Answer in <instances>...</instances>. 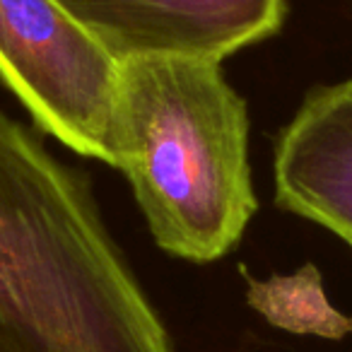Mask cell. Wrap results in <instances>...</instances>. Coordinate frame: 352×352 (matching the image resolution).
Returning <instances> with one entry per match:
<instances>
[{"label": "cell", "mask_w": 352, "mask_h": 352, "mask_svg": "<svg viewBox=\"0 0 352 352\" xmlns=\"http://www.w3.org/2000/svg\"><path fill=\"white\" fill-rule=\"evenodd\" d=\"M0 352H174L89 182L0 111Z\"/></svg>", "instance_id": "6da1fadb"}, {"label": "cell", "mask_w": 352, "mask_h": 352, "mask_svg": "<svg viewBox=\"0 0 352 352\" xmlns=\"http://www.w3.org/2000/svg\"><path fill=\"white\" fill-rule=\"evenodd\" d=\"M113 166L128 176L152 239L193 263L230 254L254 217L246 104L215 60L121 63Z\"/></svg>", "instance_id": "7a4b0ae2"}, {"label": "cell", "mask_w": 352, "mask_h": 352, "mask_svg": "<svg viewBox=\"0 0 352 352\" xmlns=\"http://www.w3.org/2000/svg\"><path fill=\"white\" fill-rule=\"evenodd\" d=\"M118 73L56 0H0V78L41 131L111 166Z\"/></svg>", "instance_id": "3957f363"}, {"label": "cell", "mask_w": 352, "mask_h": 352, "mask_svg": "<svg viewBox=\"0 0 352 352\" xmlns=\"http://www.w3.org/2000/svg\"><path fill=\"white\" fill-rule=\"evenodd\" d=\"M118 65L142 58L215 60L283 25L285 0H56Z\"/></svg>", "instance_id": "277c9868"}, {"label": "cell", "mask_w": 352, "mask_h": 352, "mask_svg": "<svg viewBox=\"0 0 352 352\" xmlns=\"http://www.w3.org/2000/svg\"><path fill=\"white\" fill-rule=\"evenodd\" d=\"M275 198L352 246V80L314 89L280 133Z\"/></svg>", "instance_id": "5b68a950"}, {"label": "cell", "mask_w": 352, "mask_h": 352, "mask_svg": "<svg viewBox=\"0 0 352 352\" xmlns=\"http://www.w3.org/2000/svg\"><path fill=\"white\" fill-rule=\"evenodd\" d=\"M249 304L268 323L302 336L340 338L352 333V318L331 307L316 265H304L294 275H273L270 280H251Z\"/></svg>", "instance_id": "8992f818"}]
</instances>
